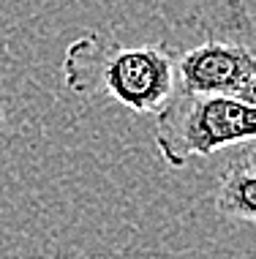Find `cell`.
<instances>
[{
    "mask_svg": "<svg viewBox=\"0 0 256 259\" xmlns=\"http://www.w3.org/2000/svg\"><path fill=\"white\" fill-rule=\"evenodd\" d=\"M216 207L221 215L256 224V172L240 169L234 164L226 166L218 180Z\"/></svg>",
    "mask_w": 256,
    "mask_h": 259,
    "instance_id": "cell-5",
    "label": "cell"
},
{
    "mask_svg": "<svg viewBox=\"0 0 256 259\" xmlns=\"http://www.w3.org/2000/svg\"><path fill=\"white\" fill-rule=\"evenodd\" d=\"M240 99H243V101H248V104H253V107H256V76H253V82L245 88V93L240 96Z\"/></svg>",
    "mask_w": 256,
    "mask_h": 259,
    "instance_id": "cell-7",
    "label": "cell"
},
{
    "mask_svg": "<svg viewBox=\"0 0 256 259\" xmlns=\"http://www.w3.org/2000/svg\"><path fill=\"white\" fill-rule=\"evenodd\" d=\"M0 131H3V107H0Z\"/></svg>",
    "mask_w": 256,
    "mask_h": 259,
    "instance_id": "cell-8",
    "label": "cell"
},
{
    "mask_svg": "<svg viewBox=\"0 0 256 259\" xmlns=\"http://www.w3.org/2000/svg\"><path fill=\"white\" fill-rule=\"evenodd\" d=\"M256 76V52L226 38H207L202 47L175 58V88L204 96H240Z\"/></svg>",
    "mask_w": 256,
    "mask_h": 259,
    "instance_id": "cell-3",
    "label": "cell"
},
{
    "mask_svg": "<svg viewBox=\"0 0 256 259\" xmlns=\"http://www.w3.org/2000/svg\"><path fill=\"white\" fill-rule=\"evenodd\" d=\"M63 82L77 96L112 99L131 112H158L175 90L167 44H120L104 33L74 38L63 55Z\"/></svg>",
    "mask_w": 256,
    "mask_h": 259,
    "instance_id": "cell-1",
    "label": "cell"
},
{
    "mask_svg": "<svg viewBox=\"0 0 256 259\" xmlns=\"http://www.w3.org/2000/svg\"><path fill=\"white\" fill-rule=\"evenodd\" d=\"M256 139V107L234 96L172 90L156 112V148L169 166Z\"/></svg>",
    "mask_w": 256,
    "mask_h": 259,
    "instance_id": "cell-2",
    "label": "cell"
},
{
    "mask_svg": "<svg viewBox=\"0 0 256 259\" xmlns=\"http://www.w3.org/2000/svg\"><path fill=\"white\" fill-rule=\"evenodd\" d=\"M234 166H240V169H248V172H256V145H248V148L240 153L237 158L232 161Z\"/></svg>",
    "mask_w": 256,
    "mask_h": 259,
    "instance_id": "cell-6",
    "label": "cell"
},
{
    "mask_svg": "<svg viewBox=\"0 0 256 259\" xmlns=\"http://www.w3.org/2000/svg\"><path fill=\"white\" fill-rule=\"evenodd\" d=\"M185 19L207 38H248L256 33L245 0H180Z\"/></svg>",
    "mask_w": 256,
    "mask_h": 259,
    "instance_id": "cell-4",
    "label": "cell"
}]
</instances>
